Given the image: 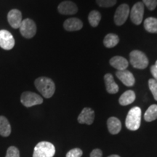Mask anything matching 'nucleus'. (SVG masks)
I'll list each match as a JSON object with an SVG mask.
<instances>
[{"label": "nucleus", "mask_w": 157, "mask_h": 157, "mask_svg": "<svg viewBox=\"0 0 157 157\" xmlns=\"http://www.w3.org/2000/svg\"><path fill=\"white\" fill-rule=\"evenodd\" d=\"M116 76L122 83L127 87H132L134 85L135 78L133 74L127 70L118 71L116 73Z\"/></svg>", "instance_id": "f8f14e48"}, {"label": "nucleus", "mask_w": 157, "mask_h": 157, "mask_svg": "<svg viewBox=\"0 0 157 157\" xmlns=\"http://www.w3.org/2000/svg\"><path fill=\"white\" fill-rule=\"evenodd\" d=\"M21 102L25 107H31L40 105L43 103V99L38 94L32 92H24L21 96Z\"/></svg>", "instance_id": "423d86ee"}, {"label": "nucleus", "mask_w": 157, "mask_h": 157, "mask_svg": "<svg viewBox=\"0 0 157 157\" xmlns=\"http://www.w3.org/2000/svg\"><path fill=\"white\" fill-rule=\"evenodd\" d=\"M144 119L146 121H153L157 119V105L154 104L147 109L144 114Z\"/></svg>", "instance_id": "4be33fe9"}, {"label": "nucleus", "mask_w": 157, "mask_h": 157, "mask_svg": "<svg viewBox=\"0 0 157 157\" xmlns=\"http://www.w3.org/2000/svg\"><path fill=\"white\" fill-rule=\"evenodd\" d=\"M56 154L54 145L50 142L42 141L35 146L33 157H53Z\"/></svg>", "instance_id": "7ed1b4c3"}, {"label": "nucleus", "mask_w": 157, "mask_h": 157, "mask_svg": "<svg viewBox=\"0 0 157 157\" xmlns=\"http://www.w3.org/2000/svg\"><path fill=\"white\" fill-rule=\"evenodd\" d=\"M15 46V39L10 31L0 30V48L5 50H10Z\"/></svg>", "instance_id": "0eeeda50"}, {"label": "nucleus", "mask_w": 157, "mask_h": 157, "mask_svg": "<svg viewBox=\"0 0 157 157\" xmlns=\"http://www.w3.org/2000/svg\"><path fill=\"white\" fill-rule=\"evenodd\" d=\"M103 153L101 149H94L90 154V157H102Z\"/></svg>", "instance_id": "c85d7f7f"}, {"label": "nucleus", "mask_w": 157, "mask_h": 157, "mask_svg": "<svg viewBox=\"0 0 157 157\" xmlns=\"http://www.w3.org/2000/svg\"><path fill=\"white\" fill-rule=\"evenodd\" d=\"M151 74L154 76V79L157 81V66H152L151 67Z\"/></svg>", "instance_id": "c756f323"}, {"label": "nucleus", "mask_w": 157, "mask_h": 157, "mask_svg": "<svg viewBox=\"0 0 157 157\" xmlns=\"http://www.w3.org/2000/svg\"><path fill=\"white\" fill-rule=\"evenodd\" d=\"M11 133V126L7 118L0 116V135L8 137Z\"/></svg>", "instance_id": "6ab92c4d"}, {"label": "nucleus", "mask_w": 157, "mask_h": 157, "mask_svg": "<svg viewBox=\"0 0 157 157\" xmlns=\"http://www.w3.org/2000/svg\"><path fill=\"white\" fill-rule=\"evenodd\" d=\"M7 21L13 29H19L22 23V13L17 9L11 10L7 14Z\"/></svg>", "instance_id": "9d476101"}, {"label": "nucleus", "mask_w": 157, "mask_h": 157, "mask_svg": "<svg viewBox=\"0 0 157 157\" xmlns=\"http://www.w3.org/2000/svg\"><path fill=\"white\" fill-rule=\"evenodd\" d=\"M58 10L62 15H74L78 12V7L73 2L64 1L58 5Z\"/></svg>", "instance_id": "9b49d317"}, {"label": "nucleus", "mask_w": 157, "mask_h": 157, "mask_svg": "<svg viewBox=\"0 0 157 157\" xmlns=\"http://www.w3.org/2000/svg\"><path fill=\"white\" fill-rule=\"evenodd\" d=\"M82 156V151L80 148H73L70 150L66 154V157H81Z\"/></svg>", "instance_id": "cd10ccee"}, {"label": "nucleus", "mask_w": 157, "mask_h": 157, "mask_svg": "<svg viewBox=\"0 0 157 157\" xmlns=\"http://www.w3.org/2000/svg\"><path fill=\"white\" fill-rule=\"evenodd\" d=\"M108 157H120V156H118V155H111V156H109Z\"/></svg>", "instance_id": "7c9ffc66"}, {"label": "nucleus", "mask_w": 157, "mask_h": 157, "mask_svg": "<svg viewBox=\"0 0 157 157\" xmlns=\"http://www.w3.org/2000/svg\"><path fill=\"white\" fill-rule=\"evenodd\" d=\"M107 126L109 132L112 135H117L121 131V123L116 117H110L107 121Z\"/></svg>", "instance_id": "f3484780"}, {"label": "nucleus", "mask_w": 157, "mask_h": 157, "mask_svg": "<svg viewBox=\"0 0 157 157\" xmlns=\"http://www.w3.org/2000/svg\"><path fill=\"white\" fill-rule=\"evenodd\" d=\"M96 2L101 7H111L117 4V0H96Z\"/></svg>", "instance_id": "393cba45"}, {"label": "nucleus", "mask_w": 157, "mask_h": 157, "mask_svg": "<svg viewBox=\"0 0 157 157\" xmlns=\"http://www.w3.org/2000/svg\"><path fill=\"white\" fill-rule=\"evenodd\" d=\"M136 96L132 90H127L119 98V102L121 105H127L132 103L135 101Z\"/></svg>", "instance_id": "a211bd4d"}, {"label": "nucleus", "mask_w": 157, "mask_h": 157, "mask_svg": "<svg viewBox=\"0 0 157 157\" xmlns=\"http://www.w3.org/2000/svg\"><path fill=\"white\" fill-rule=\"evenodd\" d=\"M110 64L114 68H117L118 71L126 70L128 67L129 63L126 58L121 56H114L110 60Z\"/></svg>", "instance_id": "2eb2a0df"}, {"label": "nucleus", "mask_w": 157, "mask_h": 157, "mask_svg": "<svg viewBox=\"0 0 157 157\" xmlns=\"http://www.w3.org/2000/svg\"><path fill=\"white\" fill-rule=\"evenodd\" d=\"M5 157H20L19 150L15 146L9 147Z\"/></svg>", "instance_id": "a878e982"}, {"label": "nucleus", "mask_w": 157, "mask_h": 157, "mask_svg": "<svg viewBox=\"0 0 157 157\" xmlns=\"http://www.w3.org/2000/svg\"><path fill=\"white\" fill-rule=\"evenodd\" d=\"M143 14H144L143 3H135L130 11V19L132 22L135 25H140L143 21Z\"/></svg>", "instance_id": "1a4fd4ad"}, {"label": "nucleus", "mask_w": 157, "mask_h": 157, "mask_svg": "<svg viewBox=\"0 0 157 157\" xmlns=\"http://www.w3.org/2000/svg\"><path fill=\"white\" fill-rule=\"evenodd\" d=\"M104 81L107 92L110 94H116L119 91V86L116 83L113 76L111 74H106L104 76Z\"/></svg>", "instance_id": "dca6fc26"}, {"label": "nucleus", "mask_w": 157, "mask_h": 157, "mask_svg": "<svg viewBox=\"0 0 157 157\" xmlns=\"http://www.w3.org/2000/svg\"><path fill=\"white\" fill-rule=\"evenodd\" d=\"M119 42V38L117 34H109L105 36L103 39V44L108 48H114Z\"/></svg>", "instance_id": "412c9836"}, {"label": "nucleus", "mask_w": 157, "mask_h": 157, "mask_svg": "<svg viewBox=\"0 0 157 157\" xmlns=\"http://www.w3.org/2000/svg\"><path fill=\"white\" fill-rule=\"evenodd\" d=\"M34 84L37 90L45 98H50L54 95L56 85L51 78L44 76L39 77L35 80Z\"/></svg>", "instance_id": "f257e3e1"}, {"label": "nucleus", "mask_w": 157, "mask_h": 157, "mask_svg": "<svg viewBox=\"0 0 157 157\" xmlns=\"http://www.w3.org/2000/svg\"><path fill=\"white\" fill-rule=\"evenodd\" d=\"M95 119V112L90 108H84L78 117V121L80 124L90 125L93 123Z\"/></svg>", "instance_id": "ddd939ff"}, {"label": "nucleus", "mask_w": 157, "mask_h": 157, "mask_svg": "<svg viewBox=\"0 0 157 157\" xmlns=\"http://www.w3.org/2000/svg\"><path fill=\"white\" fill-rule=\"evenodd\" d=\"M144 28L149 33L156 34L157 33V18L156 17H148L144 21Z\"/></svg>", "instance_id": "aec40b11"}, {"label": "nucleus", "mask_w": 157, "mask_h": 157, "mask_svg": "<svg viewBox=\"0 0 157 157\" xmlns=\"http://www.w3.org/2000/svg\"><path fill=\"white\" fill-rule=\"evenodd\" d=\"M148 87L151 92L154 99L157 101V81L154 78H151L148 81Z\"/></svg>", "instance_id": "b1692460"}, {"label": "nucleus", "mask_w": 157, "mask_h": 157, "mask_svg": "<svg viewBox=\"0 0 157 157\" xmlns=\"http://www.w3.org/2000/svg\"><path fill=\"white\" fill-rule=\"evenodd\" d=\"M141 114V109L137 106L133 107L129 110L125 121L127 128L132 131L137 130L140 126Z\"/></svg>", "instance_id": "f03ea898"}, {"label": "nucleus", "mask_w": 157, "mask_h": 157, "mask_svg": "<svg viewBox=\"0 0 157 157\" xmlns=\"http://www.w3.org/2000/svg\"><path fill=\"white\" fill-rule=\"evenodd\" d=\"M20 32L23 37L31 39L35 36L36 33V25L33 20L26 18L22 21L20 26Z\"/></svg>", "instance_id": "39448f33"}, {"label": "nucleus", "mask_w": 157, "mask_h": 157, "mask_svg": "<svg viewBox=\"0 0 157 157\" xmlns=\"http://www.w3.org/2000/svg\"><path fill=\"white\" fill-rule=\"evenodd\" d=\"M143 3L150 10H154L157 7V0H143Z\"/></svg>", "instance_id": "bb28decb"}, {"label": "nucleus", "mask_w": 157, "mask_h": 157, "mask_svg": "<svg viewBox=\"0 0 157 157\" xmlns=\"http://www.w3.org/2000/svg\"><path fill=\"white\" fill-rule=\"evenodd\" d=\"M155 66H157V60H156V63H155Z\"/></svg>", "instance_id": "2f4dec72"}, {"label": "nucleus", "mask_w": 157, "mask_h": 157, "mask_svg": "<svg viewBox=\"0 0 157 157\" xmlns=\"http://www.w3.org/2000/svg\"><path fill=\"white\" fill-rule=\"evenodd\" d=\"M129 62L133 67L138 69H144L148 66V58L140 50H133L130 52Z\"/></svg>", "instance_id": "20e7f679"}, {"label": "nucleus", "mask_w": 157, "mask_h": 157, "mask_svg": "<svg viewBox=\"0 0 157 157\" xmlns=\"http://www.w3.org/2000/svg\"><path fill=\"white\" fill-rule=\"evenodd\" d=\"M129 15V7L127 4H122L118 7L114 14L116 25H121L126 22Z\"/></svg>", "instance_id": "6e6552de"}, {"label": "nucleus", "mask_w": 157, "mask_h": 157, "mask_svg": "<svg viewBox=\"0 0 157 157\" xmlns=\"http://www.w3.org/2000/svg\"><path fill=\"white\" fill-rule=\"evenodd\" d=\"M101 20V15L97 10H93L88 15V21L90 24L93 27H97Z\"/></svg>", "instance_id": "5701e85b"}, {"label": "nucleus", "mask_w": 157, "mask_h": 157, "mask_svg": "<svg viewBox=\"0 0 157 157\" xmlns=\"http://www.w3.org/2000/svg\"><path fill=\"white\" fill-rule=\"evenodd\" d=\"M83 27V23L80 19L76 17H71L65 21L63 23V28L68 31H76L82 29Z\"/></svg>", "instance_id": "4468645a"}]
</instances>
